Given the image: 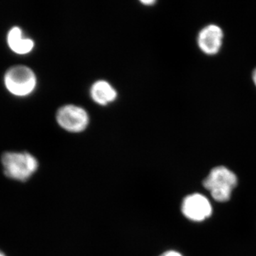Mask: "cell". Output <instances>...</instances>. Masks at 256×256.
<instances>
[{"label":"cell","mask_w":256,"mask_h":256,"mask_svg":"<svg viewBox=\"0 0 256 256\" xmlns=\"http://www.w3.org/2000/svg\"><path fill=\"white\" fill-rule=\"evenodd\" d=\"M236 175L224 166H216L204 180L203 185L210 192L214 200L218 202H228L234 188L236 186Z\"/></svg>","instance_id":"1"},{"label":"cell","mask_w":256,"mask_h":256,"mask_svg":"<svg viewBox=\"0 0 256 256\" xmlns=\"http://www.w3.org/2000/svg\"><path fill=\"white\" fill-rule=\"evenodd\" d=\"M2 163L6 176L22 182L31 178L38 166L36 158L28 152H5Z\"/></svg>","instance_id":"2"},{"label":"cell","mask_w":256,"mask_h":256,"mask_svg":"<svg viewBox=\"0 0 256 256\" xmlns=\"http://www.w3.org/2000/svg\"><path fill=\"white\" fill-rule=\"evenodd\" d=\"M4 84L12 94L24 97L31 94L36 86V77L31 68L25 66H14L4 75Z\"/></svg>","instance_id":"3"},{"label":"cell","mask_w":256,"mask_h":256,"mask_svg":"<svg viewBox=\"0 0 256 256\" xmlns=\"http://www.w3.org/2000/svg\"><path fill=\"white\" fill-rule=\"evenodd\" d=\"M56 120L60 127L70 132H80L86 129L89 116L80 106L66 105L57 111Z\"/></svg>","instance_id":"4"},{"label":"cell","mask_w":256,"mask_h":256,"mask_svg":"<svg viewBox=\"0 0 256 256\" xmlns=\"http://www.w3.org/2000/svg\"><path fill=\"white\" fill-rule=\"evenodd\" d=\"M212 212L213 210L210 200L202 194L188 195L184 198L182 204V212L184 216L192 222H203L210 218Z\"/></svg>","instance_id":"5"},{"label":"cell","mask_w":256,"mask_h":256,"mask_svg":"<svg viewBox=\"0 0 256 256\" xmlns=\"http://www.w3.org/2000/svg\"><path fill=\"white\" fill-rule=\"evenodd\" d=\"M223 37L222 28L212 24L202 28L197 37V43L204 53L214 55L220 52Z\"/></svg>","instance_id":"6"},{"label":"cell","mask_w":256,"mask_h":256,"mask_svg":"<svg viewBox=\"0 0 256 256\" xmlns=\"http://www.w3.org/2000/svg\"><path fill=\"white\" fill-rule=\"evenodd\" d=\"M8 43L11 50L20 55L28 54L34 47L33 40L24 36L22 31L18 26L10 30L8 35Z\"/></svg>","instance_id":"7"},{"label":"cell","mask_w":256,"mask_h":256,"mask_svg":"<svg viewBox=\"0 0 256 256\" xmlns=\"http://www.w3.org/2000/svg\"><path fill=\"white\" fill-rule=\"evenodd\" d=\"M90 96L96 104L104 106L114 102L117 98L118 94L108 82L100 80L92 84Z\"/></svg>","instance_id":"8"},{"label":"cell","mask_w":256,"mask_h":256,"mask_svg":"<svg viewBox=\"0 0 256 256\" xmlns=\"http://www.w3.org/2000/svg\"><path fill=\"white\" fill-rule=\"evenodd\" d=\"M160 256H183V255L176 250H168V252H163Z\"/></svg>","instance_id":"9"},{"label":"cell","mask_w":256,"mask_h":256,"mask_svg":"<svg viewBox=\"0 0 256 256\" xmlns=\"http://www.w3.org/2000/svg\"><path fill=\"white\" fill-rule=\"evenodd\" d=\"M142 4H144L146 5H152L156 3V1H152V0H149V1H142L141 2Z\"/></svg>","instance_id":"10"},{"label":"cell","mask_w":256,"mask_h":256,"mask_svg":"<svg viewBox=\"0 0 256 256\" xmlns=\"http://www.w3.org/2000/svg\"><path fill=\"white\" fill-rule=\"evenodd\" d=\"M252 80H254V84H255L256 86V68L252 72Z\"/></svg>","instance_id":"11"},{"label":"cell","mask_w":256,"mask_h":256,"mask_svg":"<svg viewBox=\"0 0 256 256\" xmlns=\"http://www.w3.org/2000/svg\"><path fill=\"white\" fill-rule=\"evenodd\" d=\"M0 256H5L4 254H2V252H0Z\"/></svg>","instance_id":"12"}]
</instances>
